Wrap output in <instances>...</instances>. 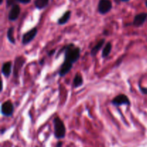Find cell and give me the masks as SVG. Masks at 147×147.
<instances>
[{"label":"cell","mask_w":147,"mask_h":147,"mask_svg":"<svg viewBox=\"0 0 147 147\" xmlns=\"http://www.w3.org/2000/svg\"><path fill=\"white\" fill-rule=\"evenodd\" d=\"M65 51V59L64 61L74 64L80 57V48L75 45L73 43L67 45L63 47Z\"/></svg>","instance_id":"6da1fadb"},{"label":"cell","mask_w":147,"mask_h":147,"mask_svg":"<svg viewBox=\"0 0 147 147\" xmlns=\"http://www.w3.org/2000/svg\"><path fill=\"white\" fill-rule=\"evenodd\" d=\"M53 125H54L55 137L57 139H64L66 134V128L64 122L59 116H57L53 119Z\"/></svg>","instance_id":"7a4b0ae2"},{"label":"cell","mask_w":147,"mask_h":147,"mask_svg":"<svg viewBox=\"0 0 147 147\" xmlns=\"http://www.w3.org/2000/svg\"><path fill=\"white\" fill-rule=\"evenodd\" d=\"M37 32L38 30H37V27H33L32 29L24 33L22 38V44L23 45H27L29 43L31 42L37 36Z\"/></svg>","instance_id":"3957f363"},{"label":"cell","mask_w":147,"mask_h":147,"mask_svg":"<svg viewBox=\"0 0 147 147\" xmlns=\"http://www.w3.org/2000/svg\"><path fill=\"white\" fill-rule=\"evenodd\" d=\"M112 9V2L111 0H100L98 5V11L100 14L109 13Z\"/></svg>","instance_id":"277c9868"},{"label":"cell","mask_w":147,"mask_h":147,"mask_svg":"<svg viewBox=\"0 0 147 147\" xmlns=\"http://www.w3.org/2000/svg\"><path fill=\"white\" fill-rule=\"evenodd\" d=\"M14 105L10 100H7L1 104V113L6 117H10L14 113Z\"/></svg>","instance_id":"5b68a950"},{"label":"cell","mask_w":147,"mask_h":147,"mask_svg":"<svg viewBox=\"0 0 147 147\" xmlns=\"http://www.w3.org/2000/svg\"><path fill=\"white\" fill-rule=\"evenodd\" d=\"M111 103L115 106H122V105H127V106H130L131 102L129 100V97L125 94H119L112 100Z\"/></svg>","instance_id":"8992f818"},{"label":"cell","mask_w":147,"mask_h":147,"mask_svg":"<svg viewBox=\"0 0 147 147\" xmlns=\"http://www.w3.org/2000/svg\"><path fill=\"white\" fill-rule=\"evenodd\" d=\"M20 7L17 4H14L11 6V9L9 10V12L8 14V19L10 22L16 21L19 18V16L20 14Z\"/></svg>","instance_id":"52a82bcc"},{"label":"cell","mask_w":147,"mask_h":147,"mask_svg":"<svg viewBox=\"0 0 147 147\" xmlns=\"http://www.w3.org/2000/svg\"><path fill=\"white\" fill-rule=\"evenodd\" d=\"M146 19H147V13L146 12L139 13V14H136V15L135 16L134 19V21L131 24L136 27H139L144 24Z\"/></svg>","instance_id":"ba28073f"},{"label":"cell","mask_w":147,"mask_h":147,"mask_svg":"<svg viewBox=\"0 0 147 147\" xmlns=\"http://www.w3.org/2000/svg\"><path fill=\"white\" fill-rule=\"evenodd\" d=\"M73 64L69 63V62H63L62 65L60 66V70H59V76L60 77H63V76H66L71 70L72 67H73Z\"/></svg>","instance_id":"9c48e42d"},{"label":"cell","mask_w":147,"mask_h":147,"mask_svg":"<svg viewBox=\"0 0 147 147\" xmlns=\"http://www.w3.org/2000/svg\"><path fill=\"white\" fill-rule=\"evenodd\" d=\"M24 57H18L16 58L15 62H14V71H13V73H14V76L15 78H17V76L18 77L19 74V70L21 69V67H22V65H24Z\"/></svg>","instance_id":"30bf717a"},{"label":"cell","mask_w":147,"mask_h":147,"mask_svg":"<svg viewBox=\"0 0 147 147\" xmlns=\"http://www.w3.org/2000/svg\"><path fill=\"white\" fill-rule=\"evenodd\" d=\"M12 71V64L10 61L6 62L2 65L1 67V73L6 78H9L11 74Z\"/></svg>","instance_id":"8fae6325"},{"label":"cell","mask_w":147,"mask_h":147,"mask_svg":"<svg viewBox=\"0 0 147 147\" xmlns=\"http://www.w3.org/2000/svg\"><path fill=\"white\" fill-rule=\"evenodd\" d=\"M105 42H106L105 39H101V40H99V41L98 42L97 44L91 49V50H90V55H91L92 57H95V56L98 54V53L101 50V48L103 47V45H104Z\"/></svg>","instance_id":"7c38bea8"},{"label":"cell","mask_w":147,"mask_h":147,"mask_svg":"<svg viewBox=\"0 0 147 147\" xmlns=\"http://www.w3.org/2000/svg\"><path fill=\"white\" fill-rule=\"evenodd\" d=\"M71 13V11H70V10L66 11L63 14V15L60 18L58 19V20H57V24H58L59 25H63V24H67L70 18Z\"/></svg>","instance_id":"4fadbf2b"},{"label":"cell","mask_w":147,"mask_h":147,"mask_svg":"<svg viewBox=\"0 0 147 147\" xmlns=\"http://www.w3.org/2000/svg\"><path fill=\"white\" fill-rule=\"evenodd\" d=\"M83 78L82 75L80 74L79 73H76V75L74 77V79H73V87H74L75 88H79L81 86H83Z\"/></svg>","instance_id":"5bb4252c"},{"label":"cell","mask_w":147,"mask_h":147,"mask_svg":"<svg viewBox=\"0 0 147 147\" xmlns=\"http://www.w3.org/2000/svg\"><path fill=\"white\" fill-rule=\"evenodd\" d=\"M7 37L9 41L11 43V44L14 45L16 43L15 38H14V27H10L9 30H7Z\"/></svg>","instance_id":"9a60e30c"},{"label":"cell","mask_w":147,"mask_h":147,"mask_svg":"<svg viewBox=\"0 0 147 147\" xmlns=\"http://www.w3.org/2000/svg\"><path fill=\"white\" fill-rule=\"evenodd\" d=\"M49 0H35L34 7L38 9H43L48 5Z\"/></svg>","instance_id":"2e32d148"},{"label":"cell","mask_w":147,"mask_h":147,"mask_svg":"<svg viewBox=\"0 0 147 147\" xmlns=\"http://www.w3.org/2000/svg\"><path fill=\"white\" fill-rule=\"evenodd\" d=\"M112 50V45L111 42L106 43V45H105V47H103V50L102 51V57H106L110 55L111 52Z\"/></svg>","instance_id":"e0dca14e"},{"label":"cell","mask_w":147,"mask_h":147,"mask_svg":"<svg viewBox=\"0 0 147 147\" xmlns=\"http://www.w3.org/2000/svg\"><path fill=\"white\" fill-rule=\"evenodd\" d=\"M19 2V3H22V4H29V3L31 1V0H7V6H10V5H14V2Z\"/></svg>","instance_id":"ac0fdd59"},{"label":"cell","mask_w":147,"mask_h":147,"mask_svg":"<svg viewBox=\"0 0 147 147\" xmlns=\"http://www.w3.org/2000/svg\"><path fill=\"white\" fill-rule=\"evenodd\" d=\"M140 90H141V91L144 93V94L147 95V88H146L140 87Z\"/></svg>","instance_id":"d6986e66"},{"label":"cell","mask_w":147,"mask_h":147,"mask_svg":"<svg viewBox=\"0 0 147 147\" xmlns=\"http://www.w3.org/2000/svg\"><path fill=\"white\" fill-rule=\"evenodd\" d=\"M55 53V50H50V52H49L48 53H47V55H48V56H52V55H54V53Z\"/></svg>","instance_id":"ffe728a7"},{"label":"cell","mask_w":147,"mask_h":147,"mask_svg":"<svg viewBox=\"0 0 147 147\" xmlns=\"http://www.w3.org/2000/svg\"><path fill=\"white\" fill-rule=\"evenodd\" d=\"M63 142H57V147H63Z\"/></svg>","instance_id":"44dd1931"},{"label":"cell","mask_w":147,"mask_h":147,"mask_svg":"<svg viewBox=\"0 0 147 147\" xmlns=\"http://www.w3.org/2000/svg\"><path fill=\"white\" fill-rule=\"evenodd\" d=\"M4 131H6V129H1V134H3L4 133Z\"/></svg>","instance_id":"7402d4cb"},{"label":"cell","mask_w":147,"mask_h":147,"mask_svg":"<svg viewBox=\"0 0 147 147\" xmlns=\"http://www.w3.org/2000/svg\"><path fill=\"white\" fill-rule=\"evenodd\" d=\"M43 63H44V59H42V60H41V61L40 62V64H41V65H42Z\"/></svg>","instance_id":"603a6c76"},{"label":"cell","mask_w":147,"mask_h":147,"mask_svg":"<svg viewBox=\"0 0 147 147\" xmlns=\"http://www.w3.org/2000/svg\"><path fill=\"white\" fill-rule=\"evenodd\" d=\"M119 1H123V2H127V1H129V0H119Z\"/></svg>","instance_id":"cb8c5ba5"},{"label":"cell","mask_w":147,"mask_h":147,"mask_svg":"<svg viewBox=\"0 0 147 147\" xmlns=\"http://www.w3.org/2000/svg\"><path fill=\"white\" fill-rule=\"evenodd\" d=\"M2 2H3V0H1V1H0V4H2Z\"/></svg>","instance_id":"d4e9b609"},{"label":"cell","mask_w":147,"mask_h":147,"mask_svg":"<svg viewBox=\"0 0 147 147\" xmlns=\"http://www.w3.org/2000/svg\"><path fill=\"white\" fill-rule=\"evenodd\" d=\"M145 4H146V7H147V0L146 1V3H145Z\"/></svg>","instance_id":"484cf974"},{"label":"cell","mask_w":147,"mask_h":147,"mask_svg":"<svg viewBox=\"0 0 147 147\" xmlns=\"http://www.w3.org/2000/svg\"><path fill=\"white\" fill-rule=\"evenodd\" d=\"M15 147H18V146H15Z\"/></svg>","instance_id":"4316f807"},{"label":"cell","mask_w":147,"mask_h":147,"mask_svg":"<svg viewBox=\"0 0 147 147\" xmlns=\"http://www.w3.org/2000/svg\"><path fill=\"white\" fill-rule=\"evenodd\" d=\"M36 147H37V146H36Z\"/></svg>","instance_id":"83f0119b"}]
</instances>
